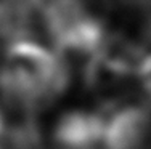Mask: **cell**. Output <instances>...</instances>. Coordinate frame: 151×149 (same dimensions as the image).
I'll return each mask as SVG.
<instances>
[{"label": "cell", "mask_w": 151, "mask_h": 149, "mask_svg": "<svg viewBox=\"0 0 151 149\" xmlns=\"http://www.w3.org/2000/svg\"><path fill=\"white\" fill-rule=\"evenodd\" d=\"M69 79L68 63L39 42H13L2 55L0 95L8 106L44 108L66 91Z\"/></svg>", "instance_id": "6da1fadb"}, {"label": "cell", "mask_w": 151, "mask_h": 149, "mask_svg": "<svg viewBox=\"0 0 151 149\" xmlns=\"http://www.w3.org/2000/svg\"><path fill=\"white\" fill-rule=\"evenodd\" d=\"M108 115L103 111L73 109L60 115L53 127L56 149H96L103 144Z\"/></svg>", "instance_id": "7a4b0ae2"}, {"label": "cell", "mask_w": 151, "mask_h": 149, "mask_svg": "<svg viewBox=\"0 0 151 149\" xmlns=\"http://www.w3.org/2000/svg\"><path fill=\"white\" fill-rule=\"evenodd\" d=\"M151 135V111L142 104L114 109L108 115L103 148L142 149Z\"/></svg>", "instance_id": "3957f363"}, {"label": "cell", "mask_w": 151, "mask_h": 149, "mask_svg": "<svg viewBox=\"0 0 151 149\" xmlns=\"http://www.w3.org/2000/svg\"><path fill=\"white\" fill-rule=\"evenodd\" d=\"M103 3L111 11H124V13L151 8V0H103Z\"/></svg>", "instance_id": "277c9868"}, {"label": "cell", "mask_w": 151, "mask_h": 149, "mask_svg": "<svg viewBox=\"0 0 151 149\" xmlns=\"http://www.w3.org/2000/svg\"><path fill=\"white\" fill-rule=\"evenodd\" d=\"M137 77H138L140 83H142L143 91H145V93L148 95V98L151 99V53H148L146 58L143 59L142 67H140Z\"/></svg>", "instance_id": "5b68a950"}, {"label": "cell", "mask_w": 151, "mask_h": 149, "mask_svg": "<svg viewBox=\"0 0 151 149\" xmlns=\"http://www.w3.org/2000/svg\"><path fill=\"white\" fill-rule=\"evenodd\" d=\"M0 42H5V35H3V15H2V5H0Z\"/></svg>", "instance_id": "8992f818"}]
</instances>
